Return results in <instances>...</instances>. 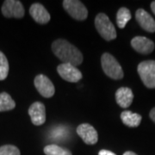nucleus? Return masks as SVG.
<instances>
[{
    "label": "nucleus",
    "mask_w": 155,
    "mask_h": 155,
    "mask_svg": "<svg viewBox=\"0 0 155 155\" xmlns=\"http://www.w3.org/2000/svg\"><path fill=\"white\" fill-rule=\"evenodd\" d=\"M52 50L54 55L62 63L79 66L83 62V54L77 48L64 39H58L52 44Z\"/></svg>",
    "instance_id": "1"
},
{
    "label": "nucleus",
    "mask_w": 155,
    "mask_h": 155,
    "mask_svg": "<svg viewBox=\"0 0 155 155\" xmlns=\"http://www.w3.org/2000/svg\"><path fill=\"white\" fill-rule=\"evenodd\" d=\"M101 65L104 72L112 79H122L124 72L116 59L109 53H104L101 57Z\"/></svg>",
    "instance_id": "2"
},
{
    "label": "nucleus",
    "mask_w": 155,
    "mask_h": 155,
    "mask_svg": "<svg viewBox=\"0 0 155 155\" xmlns=\"http://www.w3.org/2000/svg\"><path fill=\"white\" fill-rule=\"evenodd\" d=\"M95 27L99 35L105 41H112L116 38L117 34L114 24L104 13H99L95 17Z\"/></svg>",
    "instance_id": "3"
},
{
    "label": "nucleus",
    "mask_w": 155,
    "mask_h": 155,
    "mask_svg": "<svg viewBox=\"0 0 155 155\" xmlns=\"http://www.w3.org/2000/svg\"><path fill=\"white\" fill-rule=\"evenodd\" d=\"M137 72L145 86L155 88V61H142L139 64Z\"/></svg>",
    "instance_id": "4"
},
{
    "label": "nucleus",
    "mask_w": 155,
    "mask_h": 155,
    "mask_svg": "<svg viewBox=\"0 0 155 155\" xmlns=\"http://www.w3.org/2000/svg\"><path fill=\"white\" fill-rule=\"evenodd\" d=\"M62 5L65 11L75 20L84 21L88 17L86 7L78 0H64Z\"/></svg>",
    "instance_id": "5"
},
{
    "label": "nucleus",
    "mask_w": 155,
    "mask_h": 155,
    "mask_svg": "<svg viewBox=\"0 0 155 155\" xmlns=\"http://www.w3.org/2000/svg\"><path fill=\"white\" fill-rule=\"evenodd\" d=\"M57 72L61 78L71 83L78 82L83 77L82 72L77 67L67 63H61V65H59L57 67Z\"/></svg>",
    "instance_id": "6"
},
{
    "label": "nucleus",
    "mask_w": 155,
    "mask_h": 155,
    "mask_svg": "<svg viewBox=\"0 0 155 155\" xmlns=\"http://www.w3.org/2000/svg\"><path fill=\"white\" fill-rule=\"evenodd\" d=\"M2 13L7 18H22L24 16V7L20 1L6 0L2 6Z\"/></svg>",
    "instance_id": "7"
},
{
    "label": "nucleus",
    "mask_w": 155,
    "mask_h": 155,
    "mask_svg": "<svg viewBox=\"0 0 155 155\" xmlns=\"http://www.w3.org/2000/svg\"><path fill=\"white\" fill-rule=\"evenodd\" d=\"M34 83L36 90L42 97L49 98L54 95L55 92L54 85L47 76L43 74H39L35 78Z\"/></svg>",
    "instance_id": "8"
},
{
    "label": "nucleus",
    "mask_w": 155,
    "mask_h": 155,
    "mask_svg": "<svg viewBox=\"0 0 155 155\" xmlns=\"http://www.w3.org/2000/svg\"><path fill=\"white\" fill-rule=\"evenodd\" d=\"M77 134L87 145H94L98 140L97 130L89 123H82L77 127Z\"/></svg>",
    "instance_id": "9"
},
{
    "label": "nucleus",
    "mask_w": 155,
    "mask_h": 155,
    "mask_svg": "<svg viewBox=\"0 0 155 155\" xmlns=\"http://www.w3.org/2000/svg\"><path fill=\"white\" fill-rule=\"evenodd\" d=\"M31 122L35 126H41L46 122V108L41 102H35L28 109Z\"/></svg>",
    "instance_id": "10"
},
{
    "label": "nucleus",
    "mask_w": 155,
    "mask_h": 155,
    "mask_svg": "<svg viewBox=\"0 0 155 155\" xmlns=\"http://www.w3.org/2000/svg\"><path fill=\"white\" fill-rule=\"evenodd\" d=\"M131 46L141 54H149L154 50V42L144 36H135L131 41Z\"/></svg>",
    "instance_id": "11"
},
{
    "label": "nucleus",
    "mask_w": 155,
    "mask_h": 155,
    "mask_svg": "<svg viewBox=\"0 0 155 155\" xmlns=\"http://www.w3.org/2000/svg\"><path fill=\"white\" fill-rule=\"evenodd\" d=\"M135 19L140 26L149 33L155 32V20L147 11L139 9L135 12Z\"/></svg>",
    "instance_id": "12"
},
{
    "label": "nucleus",
    "mask_w": 155,
    "mask_h": 155,
    "mask_svg": "<svg viewBox=\"0 0 155 155\" xmlns=\"http://www.w3.org/2000/svg\"><path fill=\"white\" fill-rule=\"evenodd\" d=\"M29 14L34 20L40 24H46L50 21V14L41 4H33L29 8Z\"/></svg>",
    "instance_id": "13"
},
{
    "label": "nucleus",
    "mask_w": 155,
    "mask_h": 155,
    "mask_svg": "<svg viewBox=\"0 0 155 155\" xmlns=\"http://www.w3.org/2000/svg\"><path fill=\"white\" fill-rule=\"evenodd\" d=\"M116 100L117 104L121 108L127 109L132 104L134 94L132 90L128 87H121L116 92Z\"/></svg>",
    "instance_id": "14"
},
{
    "label": "nucleus",
    "mask_w": 155,
    "mask_h": 155,
    "mask_svg": "<svg viewBox=\"0 0 155 155\" xmlns=\"http://www.w3.org/2000/svg\"><path fill=\"white\" fill-rule=\"evenodd\" d=\"M122 123L129 127H136L140 124L142 116L138 113H133L130 110H125L121 113Z\"/></svg>",
    "instance_id": "15"
},
{
    "label": "nucleus",
    "mask_w": 155,
    "mask_h": 155,
    "mask_svg": "<svg viewBox=\"0 0 155 155\" xmlns=\"http://www.w3.org/2000/svg\"><path fill=\"white\" fill-rule=\"evenodd\" d=\"M131 17L132 16H131L130 11L127 8H125V7L120 8L116 14L117 26L120 28H124L126 27L127 22L131 20Z\"/></svg>",
    "instance_id": "16"
},
{
    "label": "nucleus",
    "mask_w": 155,
    "mask_h": 155,
    "mask_svg": "<svg viewBox=\"0 0 155 155\" xmlns=\"http://www.w3.org/2000/svg\"><path fill=\"white\" fill-rule=\"evenodd\" d=\"M16 107V103L10 95L6 92L0 93V112L13 110Z\"/></svg>",
    "instance_id": "17"
},
{
    "label": "nucleus",
    "mask_w": 155,
    "mask_h": 155,
    "mask_svg": "<svg viewBox=\"0 0 155 155\" xmlns=\"http://www.w3.org/2000/svg\"><path fill=\"white\" fill-rule=\"evenodd\" d=\"M43 151L46 155H72L70 150L61 147L55 144L46 146Z\"/></svg>",
    "instance_id": "18"
},
{
    "label": "nucleus",
    "mask_w": 155,
    "mask_h": 155,
    "mask_svg": "<svg viewBox=\"0 0 155 155\" xmlns=\"http://www.w3.org/2000/svg\"><path fill=\"white\" fill-rule=\"evenodd\" d=\"M9 62L6 56L0 51V80H5L9 73Z\"/></svg>",
    "instance_id": "19"
},
{
    "label": "nucleus",
    "mask_w": 155,
    "mask_h": 155,
    "mask_svg": "<svg viewBox=\"0 0 155 155\" xmlns=\"http://www.w3.org/2000/svg\"><path fill=\"white\" fill-rule=\"evenodd\" d=\"M0 155H21V153L13 145H5L0 147Z\"/></svg>",
    "instance_id": "20"
},
{
    "label": "nucleus",
    "mask_w": 155,
    "mask_h": 155,
    "mask_svg": "<svg viewBox=\"0 0 155 155\" xmlns=\"http://www.w3.org/2000/svg\"><path fill=\"white\" fill-rule=\"evenodd\" d=\"M98 155H116V154L115 153H113V152L110 151V150L102 149L99 151Z\"/></svg>",
    "instance_id": "21"
},
{
    "label": "nucleus",
    "mask_w": 155,
    "mask_h": 155,
    "mask_svg": "<svg viewBox=\"0 0 155 155\" xmlns=\"http://www.w3.org/2000/svg\"><path fill=\"white\" fill-rule=\"evenodd\" d=\"M149 116H150V118L152 119V121L155 123V107L153 108V109H152V110H151V111H150V113H149Z\"/></svg>",
    "instance_id": "22"
},
{
    "label": "nucleus",
    "mask_w": 155,
    "mask_h": 155,
    "mask_svg": "<svg viewBox=\"0 0 155 155\" xmlns=\"http://www.w3.org/2000/svg\"><path fill=\"white\" fill-rule=\"evenodd\" d=\"M151 10H152V11L153 12V14L155 15V1H153L152 3H151Z\"/></svg>",
    "instance_id": "23"
},
{
    "label": "nucleus",
    "mask_w": 155,
    "mask_h": 155,
    "mask_svg": "<svg viewBox=\"0 0 155 155\" xmlns=\"http://www.w3.org/2000/svg\"><path fill=\"white\" fill-rule=\"evenodd\" d=\"M123 155H137L135 153H134V152H131V151H127V152H125Z\"/></svg>",
    "instance_id": "24"
}]
</instances>
